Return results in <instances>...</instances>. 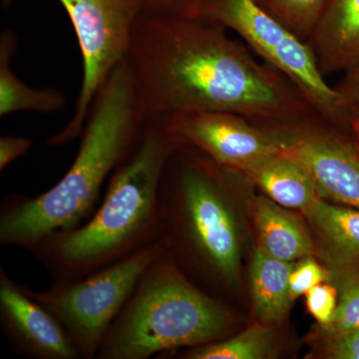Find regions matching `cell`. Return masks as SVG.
I'll use <instances>...</instances> for the list:
<instances>
[{"mask_svg":"<svg viewBox=\"0 0 359 359\" xmlns=\"http://www.w3.org/2000/svg\"><path fill=\"white\" fill-rule=\"evenodd\" d=\"M185 143L168 160L159 189L160 241L210 280L233 285L240 275L238 224L224 191V168ZM187 261V262H188Z\"/></svg>","mask_w":359,"mask_h":359,"instance_id":"5b68a950","label":"cell"},{"mask_svg":"<svg viewBox=\"0 0 359 359\" xmlns=\"http://www.w3.org/2000/svg\"><path fill=\"white\" fill-rule=\"evenodd\" d=\"M351 135H353L354 144L359 152V119L355 117H353V121H351Z\"/></svg>","mask_w":359,"mask_h":359,"instance_id":"4316f807","label":"cell"},{"mask_svg":"<svg viewBox=\"0 0 359 359\" xmlns=\"http://www.w3.org/2000/svg\"><path fill=\"white\" fill-rule=\"evenodd\" d=\"M344 266V275L359 276V210L320 197L304 212Z\"/></svg>","mask_w":359,"mask_h":359,"instance_id":"2e32d148","label":"cell"},{"mask_svg":"<svg viewBox=\"0 0 359 359\" xmlns=\"http://www.w3.org/2000/svg\"><path fill=\"white\" fill-rule=\"evenodd\" d=\"M182 144L166 120H149L136 147L111 175L93 218L52 233L30 252L52 283L85 278L159 242L161 180L168 160Z\"/></svg>","mask_w":359,"mask_h":359,"instance_id":"3957f363","label":"cell"},{"mask_svg":"<svg viewBox=\"0 0 359 359\" xmlns=\"http://www.w3.org/2000/svg\"><path fill=\"white\" fill-rule=\"evenodd\" d=\"M353 117L358 118L359 119V104L358 105L353 106L351 109Z\"/></svg>","mask_w":359,"mask_h":359,"instance_id":"83f0119b","label":"cell"},{"mask_svg":"<svg viewBox=\"0 0 359 359\" xmlns=\"http://www.w3.org/2000/svg\"><path fill=\"white\" fill-rule=\"evenodd\" d=\"M0 325L18 355L32 359H80L57 318L0 266Z\"/></svg>","mask_w":359,"mask_h":359,"instance_id":"8fae6325","label":"cell"},{"mask_svg":"<svg viewBox=\"0 0 359 359\" xmlns=\"http://www.w3.org/2000/svg\"><path fill=\"white\" fill-rule=\"evenodd\" d=\"M254 215L259 248L269 256L292 263L313 255V243L306 226L282 205L259 197Z\"/></svg>","mask_w":359,"mask_h":359,"instance_id":"5bb4252c","label":"cell"},{"mask_svg":"<svg viewBox=\"0 0 359 359\" xmlns=\"http://www.w3.org/2000/svg\"><path fill=\"white\" fill-rule=\"evenodd\" d=\"M257 121L273 135L282 154L306 170L323 199L359 210V152L351 132L316 113Z\"/></svg>","mask_w":359,"mask_h":359,"instance_id":"9c48e42d","label":"cell"},{"mask_svg":"<svg viewBox=\"0 0 359 359\" xmlns=\"http://www.w3.org/2000/svg\"><path fill=\"white\" fill-rule=\"evenodd\" d=\"M328 355L334 359H359V328L332 337Z\"/></svg>","mask_w":359,"mask_h":359,"instance_id":"603a6c76","label":"cell"},{"mask_svg":"<svg viewBox=\"0 0 359 359\" xmlns=\"http://www.w3.org/2000/svg\"><path fill=\"white\" fill-rule=\"evenodd\" d=\"M276 327L259 323L235 337L189 349L187 359H264L276 353Z\"/></svg>","mask_w":359,"mask_h":359,"instance_id":"ac0fdd59","label":"cell"},{"mask_svg":"<svg viewBox=\"0 0 359 359\" xmlns=\"http://www.w3.org/2000/svg\"><path fill=\"white\" fill-rule=\"evenodd\" d=\"M306 308L321 327L327 330L334 320L337 309V290L328 283H320L306 294Z\"/></svg>","mask_w":359,"mask_h":359,"instance_id":"7402d4cb","label":"cell"},{"mask_svg":"<svg viewBox=\"0 0 359 359\" xmlns=\"http://www.w3.org/2000/svg\"><path fill=\"white\" fill-rule=\"evenodd\" d=\"M76 34L83 79L73 117L48 139L63 146L79 138L92 103L112 71L126 60L135 23L146 0H58Z\"/></svg>","mask_w":359,"mask_h":359,"instance_id":"ba28073f","label":"cell"},{"mask_svg":"<svg viewBox=\"0 0 359 359\" xmlns=\"http://www.w3.org/2000/svg\"><path fill=\"white\" fill-rule=\"evenodd\" d=\"M193 18L237 33L264 63L297 87L316 114L351 132V111L341 103L334 87L325 81L308 42L266 13L255 0H203Z\"/></svg>","mask_w":359,"mask_h":359,"instance_id":"8992f818","label":"cell"},{"mask_svg":"<svg viewBox=\"0 0 359 359\" xmlns=\"http://www.w3.org/2000/svg\"><path fill=\"white\" fill-rule=\"evenodd\" d=\"M203 0H165V1L155 2L152 4L160 8L173 13L183 14L186 16H195Z\"/></svg>","mask_w":359,"mask_h":359,"instance_id":"484cf974","label":"cell"},{"mask_svg":"<svg viewBox=\"0 0 359 359\" xmlns=\"http://www.w3.org/2000/svg\"><path fill=\"white\" fill-rule=\"evenodd\" d=\"M126 62L149 120L195 111L254 120L316 113L287 78L259 63L224 28L147 0L135 23Z\"/></svg>","mask_w":359,"mask_h":359,"instance_id":"6da1fadb","label":"cell"},{"mask_svg":"<svg viewBox=\"0 0 359 359\" xmlns=\"http://www.w3.org/2000/svg\"><path fill=\"white\" fill-rule=\"evenodd\" d=\"M168 129L219 166L245 173L280 153L273 135L256 120L221 111H195L168 117Z\"/></svg>","mask_w":359,"mask_h":359,"instance_id":"30bf717a","label":"cell"},{"mask_svg":"<svg viewBox=\"0 0 359 359\" xmlns=\"http://www.w3.org/2000/svg\"><path fill=\"white\" fill-rule=\"evenodd\" d=\"M11 0H4V4H8L9 2H11Z\"/></svg>","mask_w":359,"mask_h":359,"instance_id":"f1b7e54d","label":"cell"},{"mask_svg":"<svg viewBox=\"0 0 359 359\" xmlns=\"http://www.w3.org/2000/svg\"><path fill=\"white\" fill-rule=\"evenodd\" d=\"M148 122L125 60L96 94L76 158L60 181L41 195L8 196L2 202L0 244L32 252L52 233L79 226Z\"/></svg>","mask_w":359,"mask_h":359,"instance_id":"7a4b0ae2","label":"cell"},{"mask_svg":"<svg viewBox=\"0 0 359 359\" xmlns=\"http://www.w3.org/2000/svg\"><path fill=\"white\" fill-rule=\"evenodd\" d=\"M294 264L269 256L257 248L250 268L252 297L259 323L276 327L285 320L292 299L290 276Z\"/></svg>","mask_w":359,"mask_h":359,"instance_id":"9a60e30c","label":"cell"},{"mask_svg":"<svg viewBox=\"0 0 359 359\" xmlns=\"http://www.w3.org/2000/svg\"><path fill=\"white\" fill-rule=\"evenodd\" d=\"M226 306L191 282L165 249L149 266L95 359H147L224 339Z\"/></svg>","mask_w":359,"mask_h":359,"instance_id":"277c9868","label":"cell"},{"mask_svg":"<svg viewBox=\"0 0 359 359\" xmlns=\"http://www.w3.org/2000/svg\"><path fill=\"white\" fill-rule=\"evenodd\" d=\"M32 142L25 137L4 136L0 139V171L22 157L32 148Z\"/></svg>","mask_w":359,"mask_h":359,"instance_id":"cb8c5ba5","label":"cell"},{"mask_svg":"<svg viewBox=\"0 0 359 359\" xmlns=\"http://www.w3.org/2000/svg\"><path fill=\"white\" fill-rule=\"evenodd\" d=\"M152 1L161 2V1H165V0H152Z\"/></svg>","mask_w":359,"mask_h":359,"instance_id":"f546056e","label":"cell"},{"mask_svg":"<svg viewBox=\"0 0 359 359\" xmlns=\"http://www.w3.org/2000/svg\"><path fill=\"white\" fill-rule=\"evenodd\" d=\"M165 249L166 245L159 241L79 280L52 283L44 290L22 287L57 318L81 359H95L111 325L126 306L142 276Z\"/></svg>","mask_w":359,"mask_h":359,"instance_id":"52a82bcc","label":"cell"},{"mask_svg":"<svg viewBox=\"0 0 359 359\" xmlns=\"http://www.w3.org/2000/svg\"><path fill=\"white\" fill-rule=\"evenodd\" d=\"M344 276L341 294L334 320L325 330L332 337L359 328V276Z\"/></svg>","mask_w":359,"mask_h":359,"instance_id":"ffe728a7","label":"cell"},{"mask_svg":"<svg viewBox=\"0 0 359 359\" xmlns=\"http://www.w3.org/2000/svg\"><path fill=\"white\" fill-rule=\"evenodd\" d=\"M323 76L359 66V0H327L308 40Z\"/></svg>","mask_w":359,"mask_h":359,"instance_id":"7c38bea8","label":"cell"},{"mask_svg":"<svg viewBox=\"0 0 359 359\" xmlns=\"http://www.w3.org/2000/svg\"><path fill=\"white\" fill-rule=\"evenodd\" d=\"M266 13L308 42L327 0H255Z\"/></svg>","mask_w":359,"mask_h":359,"instance_id":"d6986e66","label":"cell"},{"mask_svg":"<svg viewBox=\"0 0 359 359\" xmlns=\"http://www.w3.org/2000/svg\"><path fill=\"white\" fill-rule=\"evenodd\" d=\"M328 280V273L313 257H306L294 264L290 276V294L292 301L306 295L316 285Z\"/></svg>","mask_w":359,"mask_h":359,"instance_id":"44dd1931","label":"cell"},{"mask_svg":"<svg viewBox=\"0 0 359 359\" xmlns=\"http://www.w3.org/2000/svg\"><path fill=\"white\" fill-rule=\"evenodd\" d=\"M339 95L340 101L347 109L359 104V66L344 73L339 83L334 87Z\"/></svg>","mask_w":359,"mask_h":359,"instance_id":"d4e9b609","label":"cell"},{"mask_svg":"<svg viewBox=\"0 0 359 359\" xmlns=\"http://www.w3.org/2000/svg\"><path fill=\"white\" fill-rule=\"evenodd\" d=\"M243 175L269 199L287 209L301 210L304 214L320 197L306 170L280 152Z\"/></svg>","mask_w":359,"mask_h":359,"instance_id":"4fadbf2b","label":"cell"},{"mask_svg":"<svg viewBox=\"0 0 359 359\" xmlns=\"http://www.w3.org/2000/svg\"><path fill=\"white\" fill-rule=\"evenodd\" d=\"M16 35L6 30L0 39V116L18 111L54 113L65 109L66 99L59 90L33 88L14 74L11 66Z\"/></svg>","mask_w":359,"mask_h":359,"instance_id":"e0dca14e","label":"cell"}]
</instances>
